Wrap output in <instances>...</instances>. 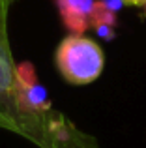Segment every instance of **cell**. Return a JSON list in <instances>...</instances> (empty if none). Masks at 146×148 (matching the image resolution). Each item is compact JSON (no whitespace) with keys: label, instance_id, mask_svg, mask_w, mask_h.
Returning <instances> with one entry per match:
<instances>
[{"label":"cell","instance_id":"6da1fadb","mask_svg":"<svg viewBox=\"0 0 146 148\" xmlns=\"http://www.w3.org/2000/svg\"><path fill=\"white\" fill-rule=\"evenodd\" d=\"M55 62L60 75L70 84H90L105 68V54L94 40L70 34L58 43Z\"/></svg>","mask_w":146,"mask_h":148},{"label":"cell","instance_id":"7a4b0ae2","mask_svg":"<svg viewBox=\"0 0 146 148\" xmlns=\"http://www.w3.org/2000/svg\"><path fill=\"white\" fill-rule=\"evenodd\" d=\"M15 64L8 40V19H0V127L11 131L17 118Z\"/></svg>","mask_w":146,"mask_h":148},{"label":"cell","instance_id":"5b68a950","mask_svg":"<svg viewBox=\"0 0 146 148\" xmlns=\"http://www.w3.org/2000/svg\"><path fill=\"white\" fill-rule=\"evenodd\" d=\"M124 2L131 6H146V0H124Z\"/></svg>","mask_w":146,"mask_h":148},{"label":"cell","instance_id":"8992f818","mask_svg":"<svg viewBox=\"0 0 146 148\" xmlns=\"http://www.w3.org/2000/svg\"><path fill=\"white\" fill-rule=\"evenodd\" d=\"M144 15H146V6H144Z\"/></svg>","mask_w":146,"mask_h":148},{"label":"cell","instance_id":"3957f363","mask_svg":"<svg viewBox=\"0 0 146 148\" xmlns=\"http://www.w3.org/2000/svg\"><path fill=\"white\" fill-rule=\"evenodd\" d=\"M64 26L73 36H83L90 28L96 0H55Z\"/></svg>","mask_w":146,"mask_h":148},{"label":"cell","instance_id":"277c9868","mask_svg":"<svg viewBox=\"0 0 146 148\" xmlns=\"http://www.w3.org/2000/svg\"><path fill=\"white\" fill-rule=\"evenodd\" d=\"M13 4H15V0H0V19H8Z\"/></svg>","mask_w":146,"mask_h":148}]
</instances>
